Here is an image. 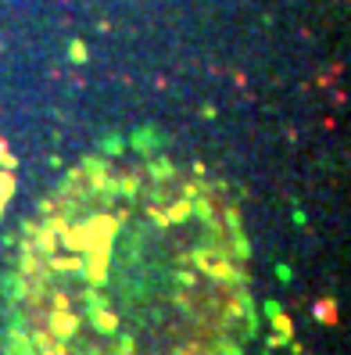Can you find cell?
Masks as SVG:
<instances>
[{"label": "cell", "instance_id": "1", "mask_svg": "<svg viewBox=\"0 0 351 355\" xmlns=\"http://www.w3.org/2000/svg\"><path fill=\"white\" fill-rule=\"evenodd\" d=\"M8 323L15 355H240L255 302L237 208L172 162L87 165L26 226Z\"/></svg>", "mask_w": 351, "mask_h": 355}]
</instances>
